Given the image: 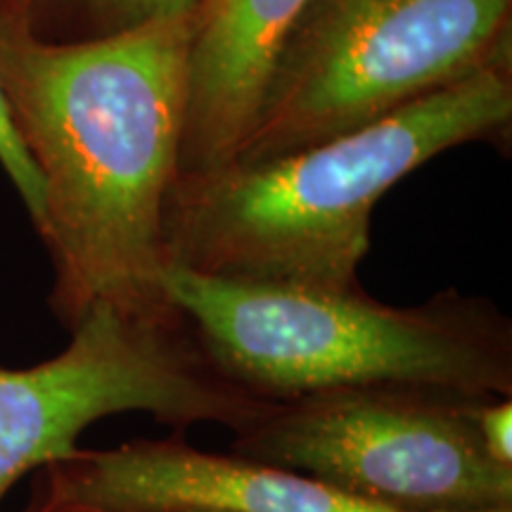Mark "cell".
Instances as JSON below:
<instances>
[{"instance_id": "1", "label": "cell", "mask_w": 512, "mask_h": 512, "mask_svg": "<svg viewBox=\"0 0 512 512\" xmlns=\"http://www.w3.org/2000/svg\"><path fill=\"white\" fill-rule=\"evenodd\" d=\"M195 12L124 34L46 41L0 0V91L43 183L38 228L69 330L93 306L162 311L164 209L178 176Z\"/></svg>"}, {"instance_id": "2", "label": "cell", "mask_w": 512, "mask_h": 512, "mask_svg": "<svg viewBox=\"0 0 512 512\" xmlns=\"http://www.w3.org/2000/svg\"><path fill=\"white\" fill-rule=\"evenodd\" d=\"M510 117V62H503L325 143L178 174L164 209L166 264L247 283L356 290L384 192Z\"/></svg>"}, {"instance_id": "3", "label": "cell", "mask_w": 512, "mask_h": 512, "mask_svg": "<svg viewBox=\"0 0 512 512\" xmlns=\"http://www.w3.org/2000/svg\"><path fill=\"white\" fill-rule=\"evenodd\" d=\"M159 290L209 361L261 401L358 387L512 399V325L482 299L389 306L361 287L247 283L171 264Z\"/></svg>"}, {"instance_id": "4", "label": "cell", "mask_w": 512, "mask_h": 512, "mask_svg": "<svg viewBox=\"0 0 512 512\" xmlns=\"http://www.w3.org/2000/svg\"><path fill=\"white\" fill-rule=\"evenodd\" d=\"M510 8L512 0H309L230 164L358 131L510 62Z\"/></svg>"}, {"instance_id": "5", "label": "cell", "mask_w": 512, "mask_h": 512, "mask_svg": "<svg viewBox=\"0 0 512 512\" xmlns=\"http://www.w3.org/2000/svg\"><path fill=\"white\" fill-rule=\"evenodd\" d=\"M69 332L48 361L0 368V501L110 415L147 413L174 430L211 422L235 434L271 408L209 361L174 306H93Z\"/></svg>"}, {"instance_id": "6", "label": "cell", "mask_w": 512, "mask_h": 512, "mask_svg": "<svg viewBox=\"0 0 512 512\" xmlns=\"http://www.w3.org/2000/svg\"><path fill=\"white\" fill-rule=\"evenodd\" d=\"M479 399L489 396L358 387L273 401L230 453L399 512L512 508V470L477 439Z\"/></svg>"}, {"instance_id": "7", "label": "cell", "mask_w": 512, "mask_h": 512, "mask_svg": "<svg viewBox=\"0 0 512 512\" xmlns=\"http://www.w3.org/2000/svg\"><path fill=\"white\" fill-rule=\"evenodd\" d=\"M34 475L22 512H399L178 437L79 446Z\"/></svg>"}, {"instance_id": "8", "label": "cell", "mask_w": 512, "mask_h": 512, "mask_svg": "<svg viewBox=\"0 0 512 512\" xmlns=\"http://www.w3.org/2000/svg\"><path fill=\"white\" fill-rule=\"evenodd\" d=\"M309 0H202L188 48L178 174L233 162L264 98L287 31Z\"/></svg>"}, {"instance_id": "9", "label": "cell", "mask_w": 512, "mask_h": 512, "mask_svg": "<svg viewBox=\"0 0 512 512\" xmlns=\"http://www.w3.org/2000/svg\"><path fill=\"white\" fill-rule=\"evenodd\" d=\"M72 3L93 29L91 38H100L188 17L200 8L202 0H72Z\"/></svg>"}, {"instance_id": "10", "label": "cell", "mask_w": 512, "mask_h": 512, "mask_svg": "<svg viewBox=\"0 0 512 512\" xmlns=\"http://www.w3.org/2000/svg\"><path fill=\"white\" fill-rule=\"evenodd\" d=\"M0 166L10 176V181L15 183L19 197L24 200V207H27L31 221L38 230L43 223V183L27 145L19 136L15 121H12L10 105L3 91H0Z\"/></svg>"}, {"instance_id": "11", "label": "cell", "mask_w": 512, "mask_h": 512, "mask_svg": "<svg viewBox=\"0 0 512 512\" xmlns=\"http://www.w3.org/2000/svg\"><path fill=\"white\" fill-rule=\"evenodd\" d=\"M472 422L486 456L496 465L512 470V399H479L472 408Z\"/></svg>"}, {"instance_id": "12", "label": "cell", "mask_w": 512, "mask_h": 512, "mask_svg": "<svg viewBox=\"0 0 512 512\" xmlns=\"http://www.w3.org/2000/svg\"><path fill=\"white\" fill-rule=\"evenodd\" d=\"M444 512H512V508H482V510H444Z\"/></svg>"}, {"instance_id": "13", "label": "cell", "mask_w": 512, "mask_h": 512, "mask_svg": "<svg viewBox=\"0 0 512 512\" xmlns=\"http://www.w3.org/2000/svg\"><path fill=\"white\" fill-rule=\"evenodd\" d=\"M181 512H197V510H181Z\"/></svg>"}]
</instances>
